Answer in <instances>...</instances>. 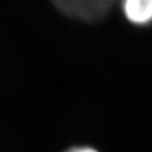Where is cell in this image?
<instances>
[{
	"mask_svg": "<svg viewBox=\"0 0 152 152\" xmlns=\"http://www.w3.org/2000/svg\"><path fill=\"white\" fill-rule=\"evenodd\" d=\"M123 10L133 23L145 24L152 20V0H126Z\"/></svg>",
	"mask_w": 152,
	"mask_h": 152,
	"instance_id": "cell-2",
	"label": "cell"
},
{
	"mask_svg": "<svg viewBox=\"0 0 152 152\" xmlns=\"http://www.w3.org/2000/svg\"><path fill=\"white\" fill-rule=\"evenodd\" d=\"M66 152H98L92 147H87V146H80V147H74L69 149Z\"/></svg>",
	"mask_w": 152,
	"mask_h": 152,
	"instance_id": "cell-3",
	"label": "cell"
},
{
	"mask_svg": "<svg viewBox=\"0 0 152 152\" xmlns=\"http://www.w3.org/2000/svg\"><path fill=\"white\" fill-rule=\"evenodd\" d=\"M54 4L62 14L83 21L94 22L109 12L111 1L108 0H57Z\"/></svg>",
	"mask_w": 152,
	"mask_h": 152,
	"instance_id": "cell-1",
	"label": "cell"
}]
</instances>
